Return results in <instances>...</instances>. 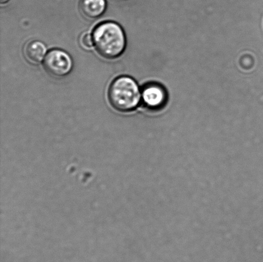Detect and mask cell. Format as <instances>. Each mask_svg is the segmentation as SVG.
Listing matches in <instances>:
<instances>
[{
  "instance_id": "1",
  "label": "cell",
  "mask_w": 263,
  "mask_h": 262,
  "mask_svg": "<svg viewBox=\"0 0 263 262\" xmlns=\"http://www.w3.org/2000/svg\"><path fill=\"white\" fill-rule=\"evenodd\" d=\"M94 44L98 53L105 58L120 56L126 47L124 31L117 23L107 22L98 25L93 31Z\"/></svg>"
},
{
  "instance_id": "2",
  "label": "cell",
  "mask_w": 263,
  "mask_h": 262,
  "mask_svg": "<svg viewBox=\"0 0 263 262\" xmlns=\"http://www.w3.org/2000/svg\"><path fill=\"white\" fill-rule=\"evenodd\" d=\"M110 104L117 111L128 112L138 107L142 99L137 82L131 77H118L112 82L108 91Z\"/></svg>"
},
{
  "instance_id": "3",
  "label": "cell",
  "mask_w": 263,
  "mask_h": 262,
  "mask_svg": "<svg viewBox=\"0 0 263 262\" xmlns=\"http://www.w3.org/2000/svg\"><path fill=\"white\" fill-rule=\"evenodd\" d=\"M43 65L46 72L51 75L63 77L70 73L73 68V61L66 51L55 49L46 54Z\"/></svg>"
},
{
  "instance_id": "4",
  "label": "cell",
  "mask_w": 263,
  "mask_h": 262,
  "mask_svg": "<svg viewBox=\"0 0 263 262\" xmlns=\"http://www.w3.org/2000/svg\"><path fill=\"white\" fill-rule=\"evenodd\" d=\"M141 96L144 104L149 109L153 110L163 107L166 100L164 89L156 84H148L144 87Z\"/></svg>"
},
{
  "instance_id": "5",
  "label": "cell",
  "mask_w": 263,
  "mask_h": 262,
  "mask_svg": "<svg viewBox=\"0 0 263 262\" xmlns=\"http://www.w3.org/2000/svg\"><path fill=\"white\" fill-rule=\"evenodd\" d=\"M106 9L105 0H81L80 10L89 19H95L104 14Z\"/></svg>"
},
{
  "instance_id": "6",
  "label": "cell",
  "mask_w": 263,
  "mask_h": 262,
  "mask_svg": "<svg viewBox=\"0 0 263 262\" xmlns=\"http://www.w3.org/2000/svg\"><path fill=\"white\" fill-rule=\"evenodd\" d=\"M47 52L46 46L39 41H31L25 48V55L27 60L33 64H40L43 61Z\"/></svg>"
},
{
  "instance_id": "7",
  "label": "cell",
  "mask_w": 263,
  "mask_h": 262,
  "mask_svg": "<svg viewBox=\"0 0 263 262\" xmlns=\"http://www.w3.org/2000/svg\"><path fill=\"white\" fill-rule=\"evenodd\" d=\"M82 46L86 49L91 48L95 45L93 37L89 33H85L81 38Z\"/></svg>"
},
{
  "instance_id": "8",
  "label": "cell",
  "mask_w": 263,
  "mask_h": 262,
  "mask_svg": "<svg viewBox=\"0 0 263 262\" xmlns=\"http://www.w3.org/2000/svg\"><path fill=\"white\" fill-rule=\"evenodd\" d=\"M9 0H0V2H1L2 4H5V3H7V2H9Z\"/></svg>"
}]
</instances>
